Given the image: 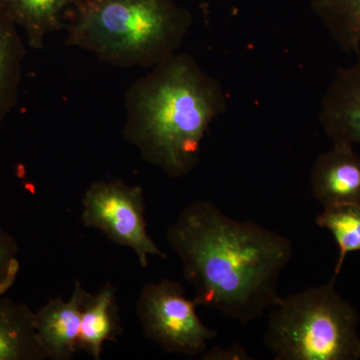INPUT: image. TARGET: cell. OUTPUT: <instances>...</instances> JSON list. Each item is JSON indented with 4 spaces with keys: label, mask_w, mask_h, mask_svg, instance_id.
I'll list each match as a JSON object with an SVG mask.
<instances>
[{
    "label": "cell",
    "mask_w": 360,
    "mask_h": 360,
    "mask_svg": "<svg viewBox=\"0 0 360 360\" xmlns=\"http://www.w3.org/2000/svg\"><path fill=\"white\" fill-rule=\"evenodd\" d=\"M165 238L198 304L248 324L281 297L278 281L292 257V243L283 234L198 200L180 212Z\"/></svg>",
    "instance_id": "6da1fadb"
},
{
    "label": "cell",
    "mask_w": 360,
    "mask_h": 360,
    "mask_svg": "<svg viewBox=\"0 0 360 360\" xmlns=\"http://www.w3.org/2000/svg\"><path fill=\"white\" fill-rule=\"evenodd\" d=\"M226 106L219 82L177 52L130 85L123 137L142 160L181 179L198 167L206 132Z\"/></svg>",
    "instance_id": "7a4b0ae2"
},
{
    "label": "cell",
    "mask_w": 360,
    "mask_h": 360,
    "mask_svg": "<svg viewBox=\"0 0 360 360\" xmlns=\"http://www.w3.org/2000/svg\"><path fill=\"white\" fill-rule=\"evenodd\" d=\"M66 44L115 68H153L179 51L193 25L174 0H79Z\"/></svg>",
    "instance_id": "3957f363"
},
{
    "label": "cell",
    "mask_w": 360,
    "mask_h": 360,
    "mask_svg": "<svg viewBox=\"0 0 360 360\" xmlns=\"http://www.w3.org/2000/svg\"><path fill=\"white\" fill-rule=\"evenodd\" d=\"M335 279L271 307L265 347L276 360H359V315L335 290Z\"/></svg>",
    "instance_id": "277c9868"
},
{
    "label": "cell",
    "mask_w": 360,
    "mask_h": 360,
    "mask_svg": "<svg viewBox=\"0 0 360 360\" xmlns=\"http://www.w3.org/2000/svg\"><path fill=\"white\" fill-rule=\"evenodd\" d=\"M198 302L187 298L179 281L163 278L143 286L136 302L137 319L144 336L170 354L198 356L217 331L196 314Z\"/></svg>",
    "instance_id": "5b68a950"
},
{
    "label": "cell",
    "mask_w": 360,
    "mask_h": 360,
    "mask_svg": "<svg viewBox=\"0 0 360 360\" xmlns=\"http://www.w3.org/2000/svg\"><path fill=\"white\" fill-rule=\"evenodd\" d=\"M146 198L141 186L122 179L94 181L82 198V224L103 232L112 243L134 251L143 269L149 257L167 258L150 238L146 219Z\"/></svg>",
    "instance_id": "8992f818"
},
{
    "label": "cell",
    "mask_w": 360,
    "mask_h": 360,
    "mask_svg": "<svg viewBox=\"0 0 360 360\" xmlns=\"http://www.w3.org/2000/svg\"><path fill=\"white\" fill-rule=\"evenodd\" d=\"M352 144L335 142L315 160L310 172L312 195L323 207L360 205V155Z\"/></svg>",
    "instance_id": "52a82bcc"
},
{
    "label": "cell",
    "mask_w": 360,
    "mask_h": 360,
    "mask_svg": "<svg viewBox=\"0 0 360 360\" xmlns=\"http://www.w3.org/2000/svg\"><path fill=\"white\" fill-rule=\"evenodd\" d=\"M319 122L333 143H360V59L336 70L321 101Z\"/></svg>",
    "instance_id": "ba28073f"
},
{
    "label": "cell",
    "mask_w": 360,
    "mask_h": 360,
    "mask_svg": "<svg viewBox=\"0 0 360 360\" xmlns=\"http://www.w3.org/2000/svg\"><path fill=\"white\" fill-rule=\"evenodd\" d=\"M84 291L77 281L68 302L59 296L51 297L35 312V329L49 359L70 360L77 352Z\"/></svg>",
    "instance_id": "9c48e42d"
},
{
    "label": "cell",
    "mask_w": 360,
    "mask_h": 360,
    "mask_svg": "<svg viewBox=\"0 0 360 360\" xmlns=\"http://www.w3.org/2000/svg\"><path fill=\"white\" fill-rule=\"evenodd\" d=\"M123 333L116 288L108 283L98 292L84 291L78 350L99 360L106 341H116Z\"/></svg>",
    "instance_id": "30bf717a"
},
{
    "label": "cell",
    "mask_w": 360,
    "mask_h": 360,
    "mask_svg": "<svg viewBox=\"0 0 360 360\" xmlns=\"http://www.w3.org/2000/svg\"><path fill=\"white\" fill-rule=\"evenodd\" d=\"M34 314L25 302L0 300V360H46L37 333Z\"/></svg>",
    "instance_id": "8fae6325"
},
{
    "label": "cell",
    "mask_w": 360,
    "mask_h": 360,
    "mask_svg": "<svg viewBox=\"0 0 360 360\" xmlns=\"http://www.w3.org/2000/svg\"><path fill=\"white\" fill-rule=\"evenodd\" d=\"M79 0H0V6L14 25L25 30L33 49H44L47 35L63 27L66 15Z\"/></svg>",
    "instance_id": "7c38bea8"
},
{
    "label": "cell",
    "mask_w": 360,
    "mask_h": 360,
    "mask_svg": "<svg viewBox=\"0 0 360 360\" xmlns=\"http://www.w3.org/2000/svg\"><path fill=\"white\" fill-rule=\"evenodd\" d=\"M25 49L18 26L0 6V122L18 103Z\"/></svg>",
    "instance_id": "4fadbf2b"
},
{
    "label": "cell",
    "mask_w": 360,
    "mask_h": 360,
    "mask_svg": "<svg viewBox=\"0 0 360 360\" xmlns=\"http://www.w3.org/2000/svg\"><path fill=\"white\" fill-rule=\"evenodd\" d=\"M312 11L345 52L360 51V0H312Z\"/></svg>",
    "instance_id": "5bb4252c"
},
{
    "label": "cell",
    "mask_w": 360,
    "mask_h": 360,
    "mask_svg": "<svg viewBox=\"0 0 360 360\" xmlns=\"http://www.w3.org/2000/svg\"><path fill=\"white\" fill-rule=\"evenodd\" d=\"M315 224L333 234L340 250L333 279L338 278L348 253L360 251V205H340L323 207Z\"/></svg>",
    "instance_id": "9a60e30c"
},
{
    "label": "cell",
    "mask_w": 360,
    "mask_h": 360,
    "mask_svg": "<svg viewBox=\"0 0 360 360\" xmlns=\"http://www.w3.org/2000/svg\"><path fill=\"white\" fill-rule=\"evenodd\" d=\"M18 243L0 226V296L6 295L18 279L20 264Z\"/></svg>",
    "instance_id": "2e32d148"
},
{
    "label": "cell",
    "mask_w": 360,
    "mask_h": 360,
    "mask_svg": "<svg viewBox=\"0 0 360 360\" xmlns=\"http://www.w3.org/2000/svg\"><path fill=\"white\" fill-rule=\"evenodd\" d=\"M202 359L205 360H248L251 359L245 347L240 345H233L222 349L220 347H213L212 349H206L202 354Z\"/></svg>",
    "instance_id": "e0dca14e"
}]
</instances>
